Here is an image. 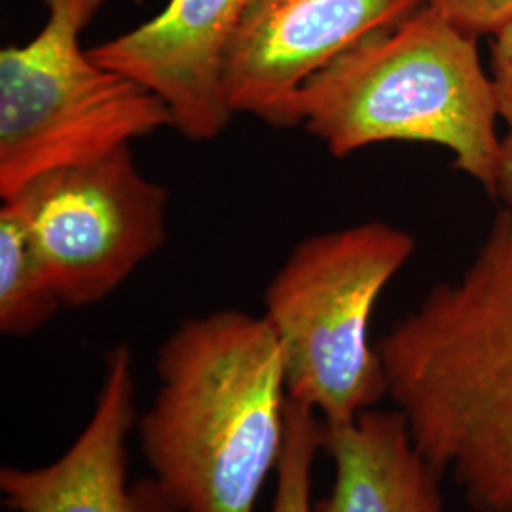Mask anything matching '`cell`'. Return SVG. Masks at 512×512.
<instances>
[{
  "label": "cell",
  "mask_w": 512,
  "mask_h": 512,
  "mask_svg": "<svg viewBox=\"0 0 512 512\" xmlns=\"http://www.w3.org/2000/svg\"><path fill=\"white\" fill-rule=\"evenodd\" d=\"M323 421L302 404L289 401L287 442L277 465L272 512H315L311 505V473L321 452Z\"/></svg>",
  "instance_id": "obj_12"
},
{
  "label": "cell",
  "mask_w": 512,
  "mask_h": 512,
  "mask_svg": "<svg viewBox=\"0 0 512 512\" xmlns=\"http://www.w3.org/2000/svg\"><path fill=\"white\" fill-rule=\"evenodd\" d=\"M376 349L421 456L473 511L512 512V207Z\"/></svg>",
  "instance_id": "obj_1"
},
{
  "label": "cell",
  "mask_w": 512,
  "mask_h": 512,
  "mask_svg": "<svg viewBox=\"0 0 512 512\" xmlns=\"http://www.w3.org/2000/svg\"><path fill=\"white\" fill-rule=\"evenodd\" d=\"M321 452L334 463V484L315 512H444L442 476L397 410L370 408L346 425H323Z\"/></svg>",
  "instance_id": "obj_10"
},
{
  "label": "cell",
  "mask_w": 512,
  "mask_h": 512,
  "mask_svg": "<svg viewBox=\"0 0 512 512\" xmlns=\"http://www.w3.org/2000/svg\"><path fill=\"white\" fill-rule=\"evenodd\" d=\"M476 40L423 6L313 74L294 99V122L336 158L395 141L446 148L494 196L499 116Z\"/></svg>",
  "instance_id": "obj_3"
},
{
  "label": "cell",
  "mask_w": 512,
  "mask_h": 512,
  "mask_svg": "<svg viewBox=\"0 0 512 512\" xmlns=\"http://www.w3.org/2000/svg\"><path fill=\"white\" fill-rule=\"evenodd\" d=\"M44 2L48 18L37 35L0 52L2 200L44 171L171 128L160 97L80 46L107 0Z\"/></svg>",
  "instance_id": "obj_5"
},
{
  "label": "cell",
  "mask_w": 512,
  "mask_h": 512,
  "mask_svg": "<svg viewBox=\"0 0 512 512\" xmlns=\"http://www.w3.org/2000/svg\"><path fill=\"white\" fill-rule=\"evenodd\" d=\"M253 0H169L164 10L88 52L101 67L139 82L164 101L171 128L211 141L228 128L222 67Z\"/></svg>",
  "instance_id": "obj_8"
},
{
  "label": "cell",
  "mask_w": 512,
  "mask_h": 512,
  "mask_svg": "<svg viewBox=\"0 0 512 512\" xmlns=\"http://www.w3.org/2000/svg\"><path fill=\"white\" fill-rule=\"evenodd\" d=\"M2 202L67 308L105 300L164 245L167 190L139 171L129 145L44 171Z\"/></svg>",
  "instance_id": "obj_6"
},
{
  "label": "cell",
  "mask_w": 512,
  "mask_h": 512,
  "mask_svg": "<svg viewBox=\"0 0 512 512\" xmlns=\"http://www.w3.org/2000/svg\"><path fill=\"white\" fill-rule=\"evenodd\" d=\"M492 84L497 116L505 126L501 135L499 177L494 198L512 207V19L492 37Z\"/></svg>",
  "instance_id": "obj_13"
},
{
  "label": "cell",
  "mask_w": 512,
  "mask_h": 512,
  "mask_svg": "<svg viewBox=\"0 0 512 512\" xmlns=\"http://www.w3.org/2000/svg\"><path fill=\"white\" fill-rule=\"evenodd\" d=\"M158 391L137 418L143 458L181 512H256L287 442L283 349L245 311L188 317L156 357Z\"/></svg>",
  "instance_id": "obj_2"
},
{
  "label": "cell",
  "mask_w": 512,
  "mask_h": 512,
  "mask_svg": "<svg viewBox=\"0 0 512 512\" xmlns=\"http://www.w3.org/2000/svg\"><path fill=\"white\" fill-rule=\"evenodd\" d=\"M423 6L425 0H253L224 55L228 107L274 128H296L294 99L313 74Z\"/></svg>",
  "instance_id": "obj_7"
},
{
  "label": "cell",
  "mask_w": 512,
  "mask_h": 512,
  "mask_svg": "<svg viewBox=\"0 0 512 512\" xmlns=\"http://www.w3.org/2000/svg\"><path fill=\"white\" fill-rule=\"evenodd\" d=\"M414 247L408 232L382 220L310 236L264 291L262 317L283 349L289 399L327 427L346 425L387 397L368 325Z\"/></svg>",
  "instance_id": "obj_4"
},
{
  "label": "cell",
  "mask_w": 512,
  "mask_h": 512,
  "mask_svg": "<svg viewBox=\"0 0 512 512\" xmlns=\"http://www.w3.org/2000/svg\"><path fill=\"white\" fill-rule=\"evenodd\" d=\"M135 372L128 346L105 357L92 418L59 458L35 469H0L2 503L12 512H181L152 476L128 482V437L137 427Z\"/></svg>",
  "instance_id": "obj_9"
},
{
  "label": "cell",
  "mask_w": 512,
  "mask_h": 512,
  "mask_svg": "<svg viewBox=\"0 0 512 512\" xmlns=\"http://www.w3.org/2000/svg\"><path fill=\"white\" fill-rule=\"evenodd\" d=\"M471 37H494L512 19V0H425Z\"/></svg>",
  "instance_id": "obj_14"
},
{
  "label": "cell",
  "mask_w": 512,
  "mask_h": 512,
  "mask_svg": "<svg viewBox=\"0 0 512 512\" xmlns=\"http://www.w3.org/2000/svg\"><path fill=\"white\" fill-rule=\"evenodd\" d=\"M63 300L18 213L0 207V332L29 336L42 329Z\"/></svg>",
  "instance_id": "obj_11"
}]
</instances>
